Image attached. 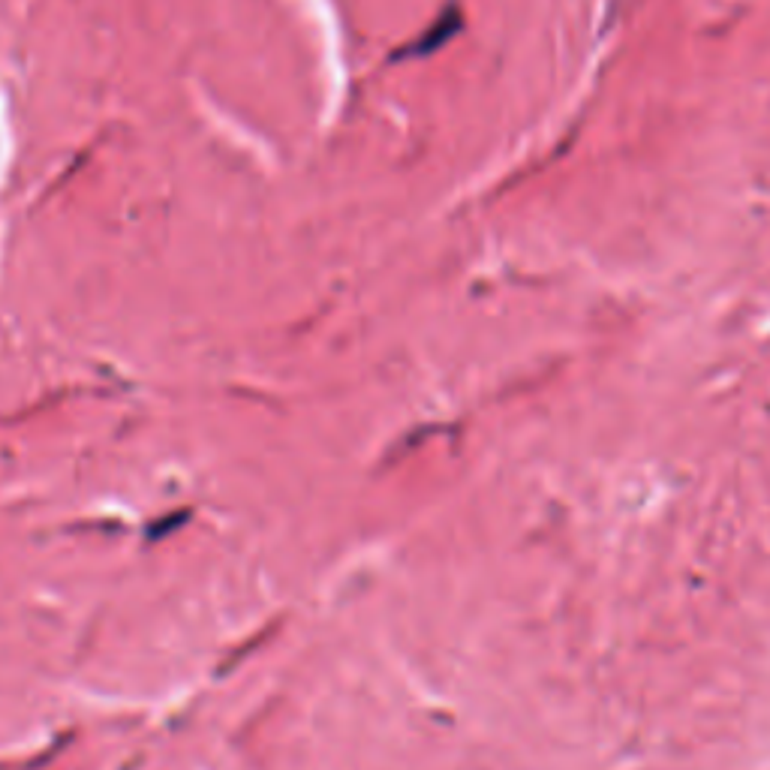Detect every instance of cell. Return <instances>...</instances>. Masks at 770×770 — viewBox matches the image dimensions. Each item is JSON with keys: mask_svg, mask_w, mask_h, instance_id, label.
Here are the masks:
<instances>
[]
</instances>
